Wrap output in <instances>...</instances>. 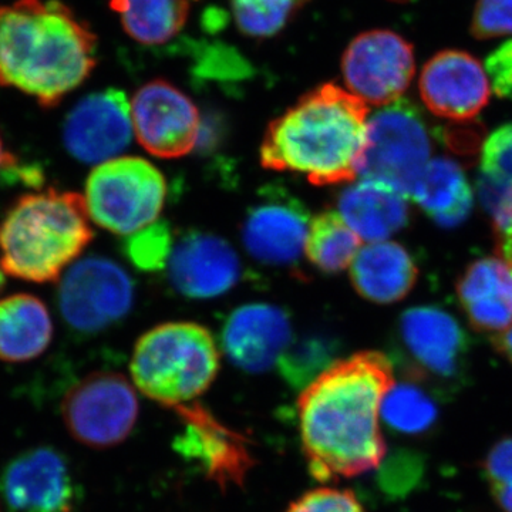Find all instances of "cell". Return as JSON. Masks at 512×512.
I'll return each instance as SVG.
<instances>
[{"label":"cell","instance_id":"6da1fadb","mask_svg":"<svg viewBox=\"0 0 512 512\" xmlns=\"http://www.w3.org/2000/svg\"><path fill=\"white\" fill-rule=\"evenodd\" d=\"M394 384L392 362L379 352L339 359L301 390L299 436L309 474L319 483L376 470L386 457L380 409Z\"/></svg>","mask_w":512,"mask_h":512},{"label":"cell","instance_id":"7a4b0ae2","mask_svg":"<svg viewBox=\"0 0 512 512\" xmlns=\"http://www.w3.org/2000/svg\"><path fill=\"white\" fill-rule=\"evenodd\" d=\"M96 63V35L60 0L0 6V86L50 109L82 86Z\"/></svg>","mask_w":512,"mask_h":512},{"label":"cell","instance_id":"3957f363","mask_svg":"<svg viewBox=\"0 0 512 512\" xmlns=\"http://www.w3.org/2000/svg\"><path fill=\"white\" fill-rule=\"evenodd\" d=\"M369 107L333 83L322 84L272 121L261 146L266 170L335 185L356 178L367 143Z\"/></svg>","mask_w":512,"mask_h":512},{"label":"cell","instance_id":"277c9868","mask_svg":"<svg viewBox=\"0 0 512 512\" xmlns=\"http://www.w3.org/2000/svg\"><path fill=\"white\" fill-rule=\"evenodd\" d=\"M93 237L82 195L56 188L22 195L0 220V264L13 278L49 284Z\"/></svg>","mask_w":512,"mask_h":512},{"label":"cell","instance_id":"5b68a950","mask_svg":"<svg viewBox=\"0 0 512 512\" xmlns=\"http://www.w3.org/2000/svg\"><path fill=\"white\" fill-rule=\"evenodd\" d=\"M220 365L210 330L198 323L170 322L137 340L130 372L144 396L174 410L207 392Z\"/></svg>","mask_w":512,"mask_h":512},{"label":"cell","instance_id":"8992f818","mask_svg":"<svg viewBox=\"0 0 512 512\" xmlns=\"http://www.w3.org/2000/svg\"><path fill=\"white\" fill-rule=\"evenodd\" d=\"M167 198V181L143 158L120 157L97 165L86 181V207L99 227L133 235L157 221Z\"/></svg>","mask_w":512,"mask_h":512},{"label":"cell","instance_id":"52a82bcc","mask_svg":"<svg viewBox=\"0 0 512 512\" xmlns=\"http://www.w3.org/2000/svg\"><path fill=\"white\" fill-rule=\"evenodd\" d=\"M430 156L429 131L420 111L407 100H397L367 120V143L357 175L390 185L409 198Z\"/></svg>","mask_w":512,"mask_h":512},{"label":"cell","instance_id":"ba28073f","mask_svg":"<svg viewBox=\"0 0 512 512\" xmlns=\"http://www.w3.org/2000/svg\"><path fill=\"white\" fill-rule=\"evenodd\" d=\"M56 296L67 328L80 335H96L126 318L136 293L123 266L93 255L70 266Z\"/></svg>","mask_w":512,"mask_h":512},{"label":"cell","instance_id":"9c48e42d","mask_svg":"<svg viewBox=\"0 0 512 512\" xmlns=\"http://www.w3.org/2000/svg\"><path fill=\"white\" fill-rule=\"evenodd\" d=\"M140 402L133 384L114 372L80 380L62 403L64 426L83 446L106 450L124 443L136 427Z\"/></svg>","mask_w":512,"mask_h":512},{"label":"cell","instance_id":"30bf717a","mask_svg":"<svg viewBox=\"0 0 512 512\" xmlns=\"http://www.w3.org/2000/svg\"><path fill=\"white\" fill-rule=\"evenodd\" d=\"M0 498L8 512H79L83 490L66 454L37 446L2 468Z\"/></svg>","mask_w":512,"mask_h":512},{"label":"cell","instance_id":"8fae6325","mask_svg":"<svg viewBox=\"0 0 512 512\" xmlns=\"http://www.w3.org/2000/svg\"><path fill=\"white\" fill-rule=\"evenodd\" d=\"M416 72L413 46L390 30H370L350 42L342 73L349 92L366 104L389 106L400 100Z\"/></svg>","mask_w":512,"mask_h":512},{"label":"cell","instance_id":"7c38bea8","mask_svg":"<svg viewBox=\"0 0 512 512\" xmlns=\"http://www.w3.org/2000/svg\"><path fill=\"white\" fill-rule=\"evenodd\" d=\"M311 215L279 185H266L242 222V244L252 259L275 268L295 269L302 262Z\"/></svg>","mask_w":512,"mask_h":512},{"label":"cell","instance_id":"4fadbf2b","mask_svg":"<svg viewBox=\"0 0 512 512\" xmlns=\"http://www.w3.org/2000/svg\"><path fill=\"white\" fill-rule=\"evenodd\" d=\"M399 348L413 379L450 386L464 375L468 338L453 316L437 308H413L399 322Z\"/></svg>","mask_w":512,"mask_h":512},{"label":"cell","instance_id":"5bb4252c","mask_svg":"<svg viewBox=\"0 0 512 512\" xmlns=\"http://www.w3.org/2000/svg\"><path fill=\"white\" fill-rule=\"evenodd\" d=\"M174 412L183 423V431L175 437L174 450L200 468L221 490L244 484L254 467L247 437L222 423L200 403L184 404Z\"/></svg>","mask_w":512,"mask_h":512},{"label":"cell","instance_id":"9a60e30c","mask_svg":"<svg viewBox=\"0 0 512 512\" xmlns=\"http://www.w3.org/2000/svg\"><path fill=\"white\" fill-rule=\"evenodd\" d=\"M138 143L151 156L180 158L197 147L201 119L190 97L165 80L144 84L131 100Z\"/></svg>","mask_w":512,"mask_h":512},{"label":"cell","instance_id":"2e32d148","mask_svg":"<svg viewBox=\"0 0 512 512\" xmlns=\"http://www.w3.org/2000/svg\"><path fill=\"white\" fill-rule=\"evenodd\" d=\"M131 101L120 89H106L83 97L67 114L63 143L67 153L83 164L114 160L133 138Z\"/></svg>","mask_w":512,"mask_h":512},{"label":"cell","instance_id":"e0dca14e","mask_svg":"<svg viewBox=\"0 0 512 512\" xmlns=\"http://www.w3.org/2000/svg\"><path fill=\"white\" fill-rule=\"evenodd\" d=\"M419 87L427 109L453 121L473 120L491 94L484 67L461 50H444L431 57L421 72Z\"/></svg>","mask_w":512,"mask_h":512},{"label":"cell","instance_id":"ac0fdd59","mask_svg":"<svg viewBox=\"0 0 512 512\" xmlns=\"http://www.w3.org/2000/svg\"><path fill=\"white\" fill-rule=\"evenodd\" d=\"M168 278L178 293L191 299L224 295L242 276L241 259L225 239L192 231L174 244Z\"/></svg>","mask_w":512,"mask_h":512},{"label":"cell","instance_id":"d6986e66","mask_svg":"<svg viewBox=\"0 0 512 512\" xmlns=\"http://www.w3.org/2000/svg\"><path fill=\"white\" fill-rule=\"evenodd\" d=\"M291 339L288 312L271 303L239 306L222 323L221 346L229 362L255 375L278 363Z\"/></svg>","mask_w":512,"mask_h":512},{"label":"cell","instance_id":"ffe728a7","mask_svg":"<svg viewBox=\"0 0 512 512\" xmlns=\"http://www.w3.org/2000/svg\"><path fill=\"white\" fill-rule=\"evenodd\" d=\"M457 292L471 325L480 332L498 335L512 325V271L503 258L468 266Z\"/></svg>","mask_w":512,"mask_h":512},{"label":"cell","instance_id":"44dd1931","mask_svg":"<svg viewBox=\"0 0 512 512\" xmlns=\"http://www.w3.org/2000/svg\"><path fill=\"white\" fill-rule=\"evenodd\" d=\"M338 212L369 244L386 241L409 222L407 198L390 185L366 178L340 192Z\"/></svg>","mask_w":512,"mask_h":512},{"label":"cell","instance_id":"7402d4cb","mask_svg":"<svg viewBox=\"0 0 512 512\" xmlns=\"http://www.w3.org/2000/svg\"><path fill=\"white\" fill-rule=\"evenodd\" d=\"M417 274L409 252L392 241L370 242L350 265L356 292L382 305L402 301L416 284Z\"/></svg>","mask_w":512,"mask_h":512},{"label":"cell","instance_id":"603a6c76","mask_svg":"<svg viewBox=\"0 0 512 512\" xmlns=\"http://www.w3.org/2000/svg\"><path fill=\"white\" fill-rule=\"evenodd\" d=\"M53 320L42 299L15 293L0 299V362L26 363L49 349Z\"/></svg>","mask_w":512,"mask_h":512},{"label":"cell","instance_id":"cb8c5ba5","mask_svg":"<svg viewBox=\"0 0 512 512\" xmlns=\"http://www.w3.org/2000/svg\"><path fill=\"white\" fill-rule=\"evenodd\" d=\"M412 198L441 227H456L473 207L466 175L448 158L430 160L414 187Z\"/></svg>","mask_w":512,"mask_h":512},{"label":"cell","instance_id":"d4e9b609","mask_svg":"<svg viewBox=\"0 0 512 512\" xmlns=\"http://www.w3.org/2000/svg\"><path fill=\"white\" fill-rule=\"evenodd\" d=\"M131 39L157 46L174 39L187 22L188 0H110Z\"/></svg>","mask_w":512,"mask_h":512},{"label":"cell","instance_id":"484cf974","mask_svg":"<svg viewBox=\"0 0 512 512\" xmlns=\"http://www.w3.org/2000/svg\"><path fill=\"white\" fill-rule=\"evenodd\" d=\"M362 239L343 221L339 212H320L311 221L306 258L322 274H339L355 261Z\"/></svg>","mask_w":512,"mask_h":512},{"label":"cell","instance_id":"4316f807","mask_svg":"<svg viewBox=\"0 0 512 512\" xmlns=\"http://www.w3.org/2000/svg\"><path fill=\"white\" fill-rule=\"evenodd\" d=\"M339 350L340 343L328 333H303L291 339L276 365L289 386L302 390L339 360Z\"/></svg>","mask_w":512,"mask_h":512},{"label":"cell","instance_id":"83f0119b","mask_svg":"<svg viewBox=\"0 0 512 512\" xmlns=\"http://www.w3.org/2000/svg\"><path fill=\"white\" fill-rule=\"evenodd\" d=\"M439 410L429 394L417 384H393L383 399L380 417L390 429L402 434L427 433L437 421Z\"/></svg>","mask_w":512,"mask_h":512},{"label":"cell","instance_id":"f1b7e54d","mask_svg":"<svg viewBox=\"0 0 512 512\" xmlns=\"http://www.w3.org/2000/svg\"><path fill=\"white\" fill-rule=\"evenodd\" d=\"M231 8L244 35L265 39L278 35L298 6L295 0H231Z\"/></svg>","mask_w":512,"mask_h":512},{"label":"cell","instance_id":"f546056e","mask_svg":"<svg viewBox=\"0 0 512 512\" xmlns=\"http://www.w3.org/2000/svg\"><path fill=\"white\" fill-rule=\"evenodd\" d=\"M174 249L173 231L164 221H156L128 235L123 251L128 261L144 272L163 271Z\"/></svg>","mask_w":512,"mask_h":512},{"label":"cell","instance_id":"4dcf8cb0","mask_svg":"<svg viewBox=\"0 0 512 512\" xmlns=\"http://www.w3.org/2000/svg\"><path fill=\"white\" fill-rule=\"evenodd\" d=\"M481 170L488 183L512 190V124L498 128L487 138Z\"/></svg>","mask_w":512,"mask_h":512},{"label":"cell","instance_id":"1f68e13d","mask_svg":"<svg viewBox=\"0 0 512 512\" xmlns=\"http://www.w3.org/2000/svg\"><path fill=\"white\" fill-rule=\"evenodd\" d=\"M491 494L504 512H512V439L498 441L484 463Z\"/></svg>","mask_w":512,"mask_h":512},{"label":"cell","instance_id":"d6a6232c","mask_svg":"<svg viewBox=\"0 0 512 512\" xmlns=\"http://www.w3.org/2000/svg\"><path fill=\"white\" fill-rule=\"evenodd\" d=\"M424 464L419 454L400 451L394 454L380 474V485L384 493L392 497H404L419 485L423 477Z\"/></svg>","mask_w":512,"mask_h":512},{"label":"cell","instance_id":"836d02e7","mask_svg":"<svg viewBox=\"0 0 512 512\" xmlns=\"http://www.w3.org/2000/svg\"><path fill=\"white\" fill-rule=\"evenodd\" d=\"M471 33L480 40L512 35V0H478Z\"/></svg>","mask_w":512,"mask_h":512},{"label":"cell","instance_id":"e575fe53","mask_svg":"<svg viewBox=\"0 0 512 512\" xmlns=\"http://www.w3.org/2000/svg\"><path fill=\"white\" fill-rule=\"evenodd\" d=\"M285 512H366L355 493L320 487L301 495Z\"/></svg>","mask_w":512,"mask_h":512},{"label":"cell","instance_id":"d590c367","mask_svg":"<svg viewBox=\"0 0 512 512\" xmlns=\"http://www.w3.org/2000/svg\"><path fill=\"white\" fill-rule=\"evenodd\" d=\"M485 73L498 97L512 100V40L503 43L485 60Z\"/></svg>","mask_w":512,"mask_h":512},{"label":"cell","instance_id":"8d00e7d4","mask_svg":"<svg viewBox=\"0 0 512 512\" xmlns=\"http://www.w3.org/2000/svg\"><path fill=\"white\" fill-rule=\"evenodd\" d=\"M498 249H500L501 258L507 262L512 271V228L497 235Z\"/></svg>","mask_w":512,"mask_h":512},{"label":"cell","instance_id":"74e56055","mask_svg":"<svg viewBox=\"0 0 512 512\" xmlns=\"http://www.w3.org/2000/svg\"><path fill=\"white\" fill-rule=\"evenodd\" d=\"M495 348L500 350L510 362H512V325L503 333H498L493 338Z\"/></svg>","mask_w":512,"mask_h":512},{"label":"cell","instance_id":"f35d334b","mask_svg":"<svg viewBox=\"0 0 512 512\" xmlns=\"http://www.w3.org/2000/svg\"><path fill=\"white\" fill-rule=\"evenodd\" d=\"M15 163V158L10 157V154L6 153L5 148H3L2 137H0V170H2V168H5L6 171Z\"/></svg>","mask_w":512,"mask_h":512},{"label":"cell","instance_id":"ab89813d","mask_svg":"<svg viewBox=\"0 0 512 512\" xmlns=\"http://www.w3.org/2000/svg\"><path fill=\"white\" fill-rule=\"evenodd\" d=\"M2 265V264H0ZM6 285V279H5V271H3V268H0V292L3 291V288H5Z\"/></svg>","mask_w":512,"mask_h":512},{"label":"cell","instance_id":"60d3db41","mask_svg":"<svg viewBox=\"0 0 512 512\" xmlns=\"http://www.w3.org/2000/svg\"><path fill=\"white\" fill-rule=\"evenodd\" d=\"M306 2H308V0H295L296 6H298V8H299V6H302L303 3H306Z\"/></svg>","mask_w":512,"mask_h":512}]
</instances>
